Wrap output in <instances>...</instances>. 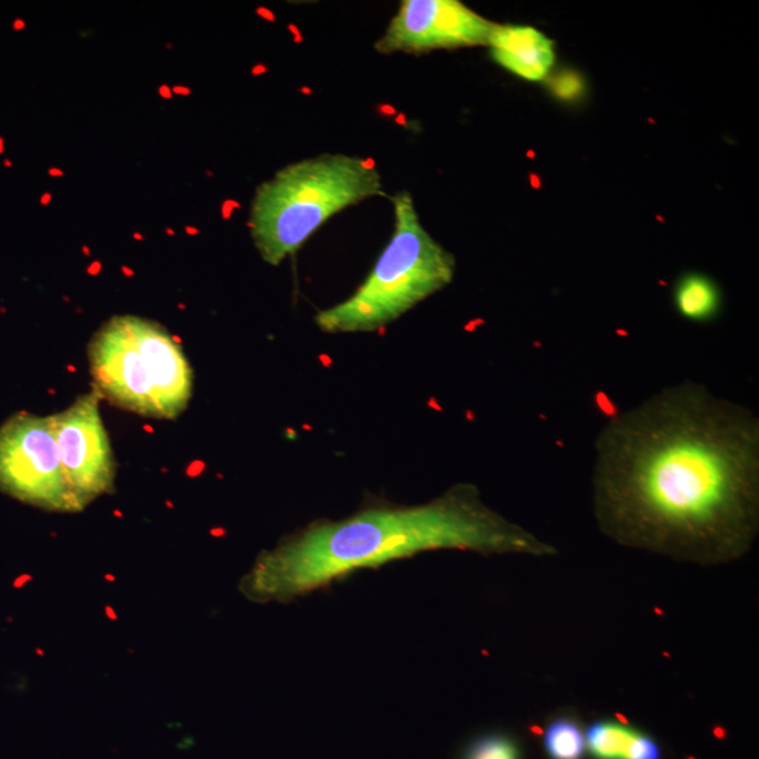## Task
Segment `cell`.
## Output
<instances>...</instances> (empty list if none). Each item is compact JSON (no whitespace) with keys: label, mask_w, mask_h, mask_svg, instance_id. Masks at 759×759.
<instances>
[{"label":"cell","mask_w":759,"mask_h":759,"mask_svg":"<svg viewBox=\"0 0 759 759\" xmlns=\"http://www.w3.org/2000/svg\"><path fill=\"white\" fill-rule=\"evenodd\" d=\"M99 270H100V264H99V261H97V264H94V266H92V268L89 269V271H90L92 275L97 274V271H99Z\"/></svg>","instance_id":"obj_23"},{"label":"cell","mask_w":759,"mask_h":759,"mask_svg":"<svg viewBox=\"0 0 759 759\" xmlns=\"http://www.w3.org/2000/svg\"><path fill=\"white\" fill-rule=\"evenodd\" d=\"M674 301L676 310L686 320L707 322L719 314L721 296L710 277L691 274L676 284Z\"/></svg>","instance_id":"obj_11"},{"label":"cell","mask_w":759,"mask_h":759,"mask_svg":"<svg viewBox=\"0 0 759 759\" xmlns=\"http://www.w3.org/2000/svg\"><path fill=\"white\" fill-rule=\"evenodd\" d=\"M266 72H268V68H266V66L261 65V64H258V65L254 66V68H253V75L254 76L264 75V74H266Z\"/></svg>","instance_id":"obj_22"},{"label":"cell","mask_w":759,"mask_h":759,"mask_svg":"<svg viewBox=\"0 0 759 759\" xmlns=\"http://www.w3.org/2000/svg\"><path fill=\"white\" fill-rule=\"evenodd\" d=\"M51 202H53V193L45 192L43 196L40 197L41 206L47 207L50 206Z\"/></svg>","instance_id":"obj_20"},{"label":"cell","mask_w":759,"mask_h":759,"mask_svg":"<svg viewBox=\"0 0 759 759\" xmlns=\"http://www.w3.org/2000/svg\"><path fill=\"white\" fill-rule=\"evenodd\" d=\"M240 209V204L238 202H235V200H225L223 203L222 207V215L224 220H229L231 215L235 212V210Z\"/></svg>","instance_id":"obj_15"},{"label":"cell","mask_w":759,"mask_h":759,"mask_svg":"<svg viewBox=\"0 0 759 759\" xmlns=\"http://www.w3.org/2000/svg\"><path fill=\"white\" fill-rule=\"evenodd\" d=\"M165 233L168 235H171V237H174V235H177V233H174V231L172 228H169V227L165 229Z\"/></svg>","instance_id":"obj_28"},{"label":"cell","mask_w":759,"mask_h":759,"mask_svg":"<svg viewBox=\"0 0 759 759\" xmlns=\"http://www.w3.org/2000/svg\"><path fill=\"white\" fill-rule=\"evenodd\" d=\"M392 199L394 231L376 265L355 293L317 312L325 333L382 331L453 280L455 256L420 223L411 193Z\"/></svg>","instance_id":"obj_4"},{"label":"cell","mask_w":759,"mask_h":759,"mask_svg":"<svg viewBox=\"0 0 759 759\" xmlns=\"http://www.w3.org/2000/svg\"><path fill=\"white\" fill-rule=\"evenodd\" d=\"M436 550L556 554L485 505L477 487L463 483L425 504L371 506L343 520L311 523L261 553L240 581V591L256 603H287L359 569Z\"/></svg>","instance_id":"obj_2"},{"label":"cell","mask_w":759,"mask_h":759,"mask_svg":"<svg viewBox=\"0 0 759 759\" xmlns=\"http://www.w3.org/2000/svg\"><path fill=\"white\" fill-rule=\"evenodd\" d=\"M84 253H85L86 255H90V254H89V248H87V246H84Z\"/></svg>","instance_id":"obj_30"},{"label":"cell","mask_w":759,"mask_h":759,"mask_svg":"<svg viewBox=\"0 0 759 759\" xmlns=\"http://www.w3.org/2000/svg\"><path fill=\"white\" fill-rule=\"evenodd\" d=\"M132 237H135V239H137V240L143 239V235L141 233H135V234H132Z\"/></svg>","instance_id":"obj_27"},{"label":"cell","mask_w":759,"mask_h":759,"mask_svg":"<svg viewBox=\"0 0 759 759\" xmlns=\"http://www.w3.org/2000/svg\"><path fill=\"white\" fill-rule=\"evenodd\" d=\"M487 47L502 68L532 82L545 79L556 58L553 41L530 25L495 24Z\"/></svg>","instance_id":"obj_9"},{"label":"cell","mask_w":759,"mask_h":759,"mask_svg":"<svg viewBox=\"0 0 759 759\" xmlns=\"http://www.w3.org/2000/svg\"><path fill=\"white\" fill-rule=\"evenodd\" d=\"M3 167L10 169V168H13V163H12V161H10V159H4Z\"/></svg>","instance_id":"obj_26"},{"label":"cell","mask_w":759,"mask_h":759,"mask_svg":"<svg viewBox=\"0 0 759 759\" xmlns=\"http://www.w3.org/2000/svg\"><path fill=\"white\" fill-rule=\"evenodd\" d=\"M494 28L459 0H403L374 50L383 55H419L479 47L489 45Z\"/></svg>","instance_id":"obj_7"},{"label":"cell","mask_w":759,"mask_h":759,"mask_svg":"<svg viewBox=\"0 0 759 759\" xmlns=\"http://www.w3.org/2000/svg\"><path fill=\"white\" fill-rule=\"evenodd\" d=\"M594 511L619 545L720 566L759 526V420L702 384L661 389L595 443Z\"/></svg>","instance_id":"obj_1"},{"label":"cell","mask_w":759,"mask_h":759,"mask_svg":"<svg viewBox=\"0 0 759 759\" xmlns=\"http://www.w3.org/2000/svg\"><path fill=\"white\" fill-rule=\"evenodd\" d=\"M586 738L595 759H663V748L655 738L617 720L594 721Z\"/></svg>","instance_id":"obj_10"},{"label":"cell","mask_w":759,"mask_h":759,"mask_svg":"<svg viewBox=\"0 0 759 759\" xmlns=\"http://www.w3.org/2000/svg\"><path fill=\"white\" fill-rule=\"evenodd\" d=\"M25 25H28V23H25L22 18H18V19H14V22L12 24V29L14 30V32H23V30L25 29Z\"/></svg>","instance_id":"obj_19"},{"label":"cell","mask_w":759,"mask_h":759,"mask_svg":"<svg viewBox=\"0 0 759 759\" xmlns=\"http://www.w3.org/2000/svg\"><path fill=\"white\" fill-rule=\"evenodd\" d=\"M96 392L127 411L173 419L188 408L193 373L181 345L156 322L115 317L89 346Z\"/></svg>","instance_id":"obj_5"},{"label":"cell","mask_w":759,"mask_h":759,"mask_svg":"<svg viewBox=\"0 0 759 759\" xmlns=\"http://www.w3.org/2000/svg\"><path fill=\"white\" fill-rule=\"evenodd\" d=\"M49 174L51 178H64L65 177V172L63 171V169H58V168H50Z\"/></svg>","instance_id":"obj_21"},{"label":"cell","mask_w":759,"mask_h":759,"mask_svg":"<svg viewBox=\"0 0 759 759\" xmlns=\"http://www.w3.org/2000/svg\"><path fill=\"white\" fill-rule=\"evenodd\" d=\"M122 270H125V274H126L127 276H130V277H131L132 275H135V274H132V270H130V269L122 268Z\"/></svg>","instance_id":"obj_29"},{"label":"cell","mask_w":759,"mask_h":759,"mask_svg":"<svg viewBox=\"0 0 759 759\" xmlns=\"http://www.w3.org/2000/svg\"><path fill=\"white\" fill-rule=\"evenodd\" d=\"M4 152V138L0 136V156Z\"/></svg>","instance_id":"obj_25"},{"label":"cell","mask_w":759,"mask_h":759,"mask_svg":"<svg viewBox=\"0 0 759 759\" xmlns=\"http://www.w3.org/2000/svg\"><path fill=\"white\" fill-rule=\"evenodd\" d=\"M172 92L174 96H190L192 95V89L190 87L184 86V85H174L172 87Z\"/></svg>","instance_id":"obj_17"},{"label":"cell","mask_w":759,"mask_h":759,"mask_svg":"<svg viewBox=\"0 0 759 759\" xmlns=\"http://www.w3.org/2000/svg\"><path fill=\"white\" fill-rule=\"evenodd\" d=\"M0 491L41 510L82 511L66 481L53 418L17 414L0 427Z\"/></svg>","instance_id":"obj_6"},{"label":"cell","mask_w":759,"mask_h":759,"mask_svg":"<svg viewBox=\"0 0 759 759\" xmlns=\"http://www.w3.org/2000/svg\"><path fill=\"white\" fill-rule=\"evenodd\" d=\"M464 759H521V751L510 737L490 735L471 744Z\"/></svg>","instance_id":"obj_13"},{"label":"cell","mask_w":759,"mask_h":759,"mask_svg":"<svg viewBox=\"0 0 759 759\" xmlns=\"http://www.w3.org/2000/svg\"><path fill=\"white\" fill-rule=\"evenodd\" d=\"M158 94H159V96L162 97V99H165V100L173 99L172 87L167 85V84H162L161 86H159Z\"/></svg>","instance_id":"obj_16"},{"label":"cell","mask_w":759,"mask_h":759,"mask_svg":"<svg viewBox=\"0 0 759 759\" xmlns=\"http://www.w3.org/2000/svg\"><path fill=\"white\" fill-rule=\"evenodd\" d=\"M543 744L550 759H584L587 752L586 731L571 716H560L548 723Z\"/></svg>","instance_id":"obj_12"},{"label":"cell","mask_w":759,"mask_h":759,"mask_svg":"<svg viewBox=\"0 0 759 759\" xmlns=\"http://www.w3.org/2000/svg\"><path fill=\"white\" fill-rule=\"evenodd\" d=\"M256 13H258L261 19L269 20L271 23L276 22L275 14L271 13L269 9L261 7L256 9Z\"/></svg>","instance_id":"obj_18"},{"label":"cell","mask_w":759,"mask_h":759,"mask_svg":"<svg viewBox=\"0 0 759 759\" xmlns=\"http://www.w3.org/2000/svg\"><path fill=\"white\" fill-rule=\"evenodd\" d=\"M101 398L95 389L65 411L51 415L66 481L82 510L110 492L116 479L115 456L100 415Z\"/></svg>","instance_id":"obj_8"},{"label":"cell","mask_w":759,"mask_h":759,"mask_svg":"<svg viewBox=\"0 0 759 759\" xmlns=\"http://www.w3.org/2000/svg\"><path fill=\"white\" fill-rule=\"evenodd\" d=\"M581 82L577 79V76H562V78H558L556 84H554V89H556L557 94L562 97L576 96L578 92L581 90Z\"/></svg>","instance_id":"obj_14"},{"label":"cell","mask_w":759,"mask_h":759,"mask_svg":"<svg viewBox=\"0 0 759 759\" xmlns=\"http://www.w3.org/2000/svg\"><path fill=\"white\" fill-rule=\"evenodd\" d=\"M184 231H186V234H189V235H197L200 233V231L197 228H194V227H186V228H184Z\"/></svg>","instance_id":"obj_24"},{"label":"cell","mask_w":759,"mask_h":759,"mask_svg":"<svg viewBox=\"0 0 759 759\" xmlns=\"http://www.w3.org/2000/svg\"><path fill=\"white\" fill-rule=\"evenodd\" d=\"M384 194L373 159L321 153L290 163L261 183L246 225L261 259L280 266L333 215Z\"/></svg>","instance_id":"obj_3"}]
</instances>
